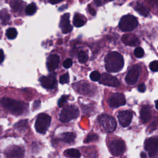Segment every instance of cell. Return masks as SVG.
<instances>
[{"instance_id": "obj_8", "label": "cell", "mask_w": 158, "mask_h": 158, "mask_svg": "<svg viewBox=\"0 0 158 158\" xmlns=\"http://www.w3.org/2000/svg\"><path fill=\"white\" fill-rule=\"evenodd\" d=\"M157 137L148 138L144 142V148L148 152L149 156L151 158H155L157 156Z\"/></svg>"}, {"instance_id": "obj_38", "label": "cell", "mask_w": 158, "mask_h": 158, "mask_svg": "<svg viewBox=\"0 0 158 158\" xmlns=\"http://www.w3.org/2000/svg\"><path fill=\"white\" fill-rule=\"evenodd\" d=\"M88 10H89V12L92 15V16H95L96 15V11L94 9H93L90 5L88 6Z\"/></svg>"}, {"instance_id": "obj_44", "label": "cell", "mask_w": 158, "mask_h": 158, "mask_svg": "<svg viewBox=\"0 0 158 158\" xmlns=\"http://www.w3.org/2000/svg\"><path fill=\"white\" fill-rule=\"evenodd\" d=\"M1 129H2V127H0V130H1Z\"/></svg>"}, {"instance_id": "obj_14", "label": "cell", "mask_w": 158, "mask_h": 158, "mask_svg": "<svg viewBox=\"0 0 158 158\" xmlns=\"http://www.w3.org/2000/svg\"><path fill=\"white\" fill-rule=\"evenodd\" d=\"M5 153L8 158H23L24 155L23 149L17 146H13L8 148Z\"/></svg>"}, {"instance_id": "obj_6", "label": "cell", "mask_w": 158, "mask_h": 158, "mask_svg": "<svg viewBox=\"0 0 158 158\" xmlns=\"http://www.w3.org/2000/svg\"><path fill=\"white\" fill-rule=\"evenodd\" d=\"M108 147L109 151L115 156L122 155L126 150L124 141L119 138H113L110 140L108 144Z\"/></svg>"}, {"instance_id": "obj_19", "label": "cell", "mask_w": 158, "mask_h": 158, "mask_svg": "<svg viewBox=\"0 0 158 158\" xmlns=\"http://www.w3.org/2000/svg\"><path fill=\"white\" fill-rule=\"evenodd\" d=\"M76 137V133L73 132L63 133L60 135V140L66 143H72L75 141Z\"/></svg>"}, {"instance_id": "obj_12", "label": "cell", "mask_w": 158, "mask_h": 158, "mask_svg": "<svg viewBox=\"0 0 158 158\" xmlns=\"http://www.w3.org/2000/svg\"><path fill=\"white\" fill-rule=\"evenodd\" d=\"M133 113L130 111H121L117 115L119 124L124 127H126L130 125Z\"/></svg>"}, {"instance_id": "obj_42", "label": "cell", "mask_w": 158, "mask_h": 158, "mask_svg": "<svg viewBox=\"0 0 158 158\" xmlns=\"http://www.w3.org/2000/svg\"><path fill=\"white\" fill-rule=\"evenodd\" d=\"M141 158H147V154H146V153H143V152H142L141 153Z\"/></svg>"}, {"instance_id": "obj_39", "label": "cell", "mask_w": 158, "mask_h": 158, "mask_svg": "<svg viewBox=\"0 0 158 158\" xmlns=\"http://www.w3.org/2000/svg\"><path fill=\"white\" fill-rule=\"evenodd\" d=\"M40 106V101H36L33 104V108L37 109Z\"/></svg>"}, {"instance_id": "obj_27", "label": "cell", "mask_w": 158, "mask_h": 158, "mask_svg": "<svg viewBox=\"0 0 158 158\" xmlns=\"http://www.w3.org/2000/svg\"><path fill=\"white\" fill-rule=\"evenodd\" d=\"M36 11V6L34 3L29 5L26 8V13L27 15L32 16L35 13Z\"/></svg>"}, {"instance_id": "obj_3", "label": "cell", "mask_w": 158, "mask_h": 158, "mask_svg": "<svg viewBox=\"0 0 158 158\" xmlns=\"http://www.w3.org/2000/svg\"><path fill=\"white\" fill-rule=\"evenodd\" d=\"M138 20L135 17L132 15H127L121 18L119 22V29L123 32H130L138 26Z\"/></svg>"}, {"instance_id": "obj_30", "label": "cell", "mask_w": 158, "mask_h": 158, "mask_svg": "<svg viewBox=\"0 0 158 158\" xmlns=\"http://www.w3.org/2000/svg\"><path fill=\"white\" fill-rule=\"evenodd\" d=\"M98 139V137L96 134H94V133H92V134H90L87 136V137L86 138L85 140L84 141L85 143H90L93 141H96Z\"/></svg>"}, {"instance_id": "obj_17", "label": "cell", "mask_w": 158, "mask_h": 158, "mask_svg": "<svg viewBox=\"0 0 158 158\" xmlns=\"http://www.w3.org/2000/svg\"><path fill=\"white\" fill-rule=\"evenodd\" d=\"M122 40L124 44L128 46H136L140 43L137 36L133 34H125L123 35Z\"/></svg>"}, {"instance_id": "obj_40", "label": "cell", "mask_w": 158, "mask_h": 158, "mask_svg": "<svg viewBox=\"0 0 158 158\" xmlns=\"http://www.w3.org/2000/svg\"><path fill=\"white\" fill-rule=\"evenodd\" d=\"M63 0H50V3H51L52 5H56V4H57L60 2H63Z\"/></svg>"}, {"instance_id": "obj_9", "label": "cell", "mask_w": 158, "mask_h": 158, "mask_svg": "<svg viewBox=\"0 0 158 158\" xmlns=\"http://www.w3.org/2000/svg\"><path fill=\"white\" fill-rule=\"evenodd\" d=\"M141 71V67L139 65H135L129 70L125 77V82L128 85H133L137 82L140 73Z\"/></svg>"}, {"instance_id": "obj_41", "label": "cell", "mask_w": 158, "mask_h": 158, "mask_svg": "<svg viewBox=\"0 0 158 158\" xmlns=\"http://www.w3.org/2000/svg\"><path fill=\"white\" fill-rule=\"evenodd\" d=\"M95 4L98 6H99L101 5V2L100 0H95Z\"/></svg>"}, {"instance_id": "obj_22", "label": "cell", "mask_w": 158, "mask_h": 158, "mask_svg": "<svg viewBox=\"0 0 158 158\" xmlns=\"http://www.w3.org/2000/svg\"><path fill=\"white\" fill-rule=\"evenodd\" d=\"M90 85L87 84L85 85V83H83V85H80V86H79L78 88V91L82 94H85V95H90L91 92L92 91L91 90H90Z\"/></svg>"}, {"instance_id": "obj_43", "label": "cell", "mask_w": 158, "mask_h": 158, "mask_svg": "<svg viewBox=\"0 0 158 158\" xmlns=\"http://www.w3.org/2000/svg\"><path fill=\"white\" fill-rule=\"evenodd\" d=\"M108 1H109V2H112V1H114V0H108Z\"/></svg>"}, {"instance_id": "obj_20", "label": "cell", "mask_w": 158, "mask_h": 158, "mask_svg": "<svg viewBox=\"0 0 158 158\" xmlns=\"http://www.w3.org/2000/svg\"><path fill=\"white\" fill-rule=\"evenodd\" d=\"M64 156L70 158H79L81 156V153L77 149H69L64 152Z\"/></svg>"}, {"instance_id": "obj_5", "label": "cell", "mask_w": 158, "mask_h": 158, "mask_svg": "<svg viewBox=\"0 0 158 158\" xmlns=\"http://www.w3.org/2000/svg\"><path fill=\"white\" fill-rule=\"evenodd\" d=\"M79 116V111L76 106H69L63 109L59 114V120L62 122H68Z\"/></svg>"}, {"instance_id": "obj_36", "label": "cell", "mask_w": 158, "mask_h": 158, "mask_svg": "<svg viewBox=\"0 0 158 158\" xmlns=\"http://www.w3.org/2000/svg\"><path fill=\"white\" fill-rule=\"evenodd\" d=\"M138 90L141 93H143L146 91V86L145 85L144 83H141L140 85H138Z\"/></svg>"}, {"instance_id": "obj_7", "label": "cell", "mask_w": 158, "mask_h": 158, "mask_svg": "<svg viewBox=\"0 0 158 158\" xmlns=\"http://www.w3.org/2000/svg\"><path fill=\"white\" fill-rule=\"evenodd\" d=\"M99 122L104 130L108 133L114 132L117 127V123L115 119L107 114L100 116L99 117Z\"/></svg>"}, {"instance_id": "obj_16", "label": "cell", "mask_w": 158, "mask_h": 158, "mask_svg": "<svg viewBox=\"0 0 158 158\" xmlns=\"http://www.w3.org/2000/svg\"><path fill=\"white\" fill-rule=\"evenodd\" d=\"M59 63V57L57 54H52L48 57L46 66L50 72L54 71L58 66Z\"/></svg>"}, {"instance_id": "obj_11", "label": "cell", "mask_w": 158, "mask_h": 158, "mask_svg": "<svg viewBox=\"0 0 158 158\" xmlns=\"http://www.w3.org/2000/svg\"><path fill=\"white\" fill-rule=\"evenodd\" d=\"M42 86L48 90H53L56 86V79L54 74H50L48 76H43L40 79Z\"/></svg>"}, {"instance_id": "obj_28", "label": "cell", "mask_w": 158, "mask_h": 158, "mask_svg": "<svg viewBox=\"0 0 158 158\" xmlns=\"http://www.w3.org/2000/svg\"><path fill=\"white\" fill-rule=\"evenodd\" d=\"M88 59V56L87 53L83 51H81L78 54V59L81 63H85Z\"/></svg>"}, {"instance_id": "obj_2", "label": "cell", "mask_w": 158, "mask_h": 158, "mask_svg": "<svg viewBox=\"0 0 158 158\" xmlns=\"http://www.w3.org/2000/svg\"><path fill=\"white\" fill-rule=\"evenodd\" d=\"M0 104L14 115H21L28 109V104L26 103L8 98H3L0 100Z\"/></svg>"}, {"instance_id": "obj_33", "label": "cell", "mask_w": 158, "mask_h": 158, "mask_svg": "<svg viewBox=\"0 0 158 158\" xmlns=\"http://www.w3.org/2000/svg\"><path fill=\"white\" fill-rule=\"evenodd\" d=\"M68 98H69L68 96H67V95H63V96L61 97V98H60L59 100V101H58V103H57L58 106L60 107H63V106L64 105V104L67 102V100Z\"/></svg>"}, {"instance_id": "obj_23", "label": "cell", "mask_w": 158, "mask_h": 158, "mask_svg": "<svg viewBox=\"0 0 158 158\" xmlns=\"http://www.w3.org/2000/svg\"><path fill=\"white\" fill-rule=\"evenodd\" d=\"M135 9L140 15L144 17H148L149 15V11L147 9V8L140 4H137L135 6Z\"/></svg>"}, {"instance_id": "obj_1", "label": "cell", "mask_w": 158, "mask_h": 158, "mask_svg": "<svg viewBox=\"0 0 158 158\" xmlns=\"http://www.w3.org/2000/svg\"><path fill=\"white\" fill-rule=\"evenodd\" d=\"M105 67L109 72L116 73L122 69L124 61L122 56L120 53L113 51L107 54L105 57Z\"/></svg>"}, {"instance_id": "obj_25", "label": "cell", "mask_w": 158, "mask_h": 158, "mask_svg": "<svg viewBox=\"0 0 158 158\" xmlns=\"http://www.w3.org/2000/svg\"><path fill=\"white\" fill-rule=\"evenodd\" d=\"M10 5L12 9H13L15 12L20 11L22 9V3L19 0H13Z\"/></svg>"}, {"instance_id": "obj_29", "label": "cell", "mask_w": 158, "mask_h": 158, "mask_svg": "<svg viewBox=\"0 0 158 158\" xmlns=\"http://www.w3.org/2000/svg\"><path fill=\"white\" fill-rule=\"evenodd\" d=\"M90 79L92 81L97 82V81H99L100 80L101 74L98 71H93L90 74Z\"/></svg>"}, {"instance_id": "obj_15", "label": "cell", "mask_w": 158, "mask_h": 158, "mask_svg": "<svg viewBox=\"0 0 158 158\" xmlns=\"http://www.w3.org/2000/svg\"><path fill=\"white\" fill-rule=\"evenodd\" d=\"M70 14L69 13L64 14L60 19L59 27L61 29L63 33H68L72 30V26L70 24L69 22Z\"/></svg>"}, {"instance_id": "obj_32", "label": "cell", "mask_w": 158, "mask_h": 158, "mask_svg": "<svg viewBox=\"0 0 158 158\" xmlns=\"http://www.w3.org/2000/svg\"><path fill=\"white\" fill-rule=\"evenodd\" d=\"M69 80V76L68 73H66V74L61 76L59 78V82L61 84H64L68 83Z\"/></svg>"}, {"instance_id": "obj_35", "label": "cell", "mask_w": 158, "mask_h": 158, "mask_svg": "<svg viewBox=\"0 0 158 158\" xmlns=\"http://www.w3.org/2000/svg\"><path fill=\"white\" fill-rule=\"evenodd\" d=\"M72 60L71 59L69 58L66 59L63 63V66L66 69L70 68L72 66Z\"/></svg>"}, {"instance_id": "obj_34", "label": "cell", "mask_w": 158, "mask_h": 158, "mask_svg": "<svg viewBox=\"0 0 158 158\" xmlns=\"http://www.w3.org/2000/svg\"><path fill=\"white\" fill-rule=\"evenodd\" d=\"M150 68L153 72H157L158 70V62L157 60H154L150 63Z\"/></svg>"}, {"instance_id": "obj_13", "label": "cell", "mask_w": 158, "mask_h": 158, "mask_svg": "<svg viewBox=\"0 0 158 158\" xmlns=\"http://www.w3.org/2000/svg\"><path fill=\"white\" fill-rule=\"evenodd\" d=\"M99 81L101 84L109 87H117L120 85V82L117 78L111 76L110 74H106V73L101 76V78Z\"/></svg>"}, {"instance_id": "obj_18", "label": "cell", "mask_w": 158, "mask_h": 158, "mask_svg": "<svg viewBox=\"0 0 158 158\" xmlns=\"http://www.w3.org/2000/svg\"><path fill=\"white\" fill-rule=\"evenodd\" d=\"M151 117V109L149 105H144L140 110V117L143 123H147Z\"/></svg>"}, {"instance_id": "obj_24", "label": "cell", "mask_w": 158, "mask_h": 158, "mask_svg": "<svg viewBox=\"0 0 158 158\" xmlns=\"http://www.w3.org/2000/svg\"><path fill=\"white\" fill-rule=\"evenodd\" d=\"M73 24L76 27H81L85 24V21L81 16L76 14L73 19Z\"/></svg>"}, {"instance_id": "obj_37", "label": "cell", "mask_w": 158, "mask_h": 158, "mask_svg": "<svg viewBox=\"0 0 158 158\" xmlns=\"http://www.w3.org/2000/svg\"><path fill=\"white\" fill-rule=\"evenodd\" d=\"M4 59H5L4 52L2 50H0V64L3 62Z\"/></svg>"}, {"instance_id": "obj_10", "label": "cell", "mask_w": 158, "mask_h": 158, "mask_svg": "<svg viewBox=\"0 0 158 158\" xmlns=\"http://www.w3.org/2000/svg\"><path fill=\"white\" fill-rule=\"evenodd\" d=\"M126 100L124 94L116 93L111 96L109 100V106L112 108H117L125 104Z\"/></svg>"}, {"instance_id": "obj_31", "label": "cell", "mask_w": 158, "mask_h": 158, "mask_svg": "<svg viewBox=\"0 0 158 158\" xmlns=\"http://www.w3.org/2000/svg\"><path fill=\"white\" fill-rule=\"evenodd\" d=\"M134 54L135 56L138 57V58H141L142 57L144 54V50L142 49L140 47H137L136 49L134 51Z\"/></svg>"}, {"instance_id": "obj_21", "label": "cell", "mask_w": 158, "mask_h": 158, "mask_svg": "<svg viewBox=\"0 0 158 158\" xmlns=\"http://www.w3.org/2000/svg\"><path fill=\"white\" fill-rule=\"evenodd\" d=\"M10 18V15L8 14V12L6 10L3 9L0 11V22L2 24L5 25L8 23Z\"/></svg>"}, {"instance_id": "obj_4", "label": "cell", "mask_w": 158, "mask_h": 158, "mask_svg": "<svg viewBox=\"0 0 158 158\" xmlns=\"http://www.w3.org/2000/svg\"><path fill=\"white\" fill-rule=\"evenodd\" d=\"M51 117L45 113L40 114L36 120L35 127L36 132L40 133H45L50 126Z\"/></svg>"}, {"instance_id": "obj_26", "label": "cell", "mask_w": 158, "mask_h": 158, "mask_svg": "<svg viewBox=\"0 0 158 158\" xmlns=\"http://www.w3.org/2000/svg\"><path fill=\"white\" fill-rule=\"evenodd\" d=\"M6 36L8 39L10 40H13L16 39V37L17 35V32L16 29L14 28H9L6 31Z\"/></svg>"}]
</instances>
